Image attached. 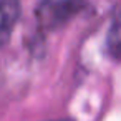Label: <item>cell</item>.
<instances>
[{"label": "cell", "instance_id": "cell-1", "mask_svg": "<svg viewBox=\"0 0 121 121\" xmlns=\"http://www.w3.org/2000/svg\"><path fill=\"white\" fill-rule=\"evenodd\" d=\"M88 7V0H40L35 9L38 30L52 33L63 28Z\"/></svg>", "mask_w": 121, "mask_h": 121}, {"label": "cell", "instance_id": "cell-2", "mask_svg": "<svg viewBox=\"0 0 121 121\" xmlns=\"http://www.w3.org/2000/svg\"><path fill=\"white\" fill-rule=\"evenodd\" d=\"M22 15L20 0H0V48H4L13 33V28Z\"/></svg>", "mask_w": 121, "mask_h": 121}, {"label": "cell", "instance_id": "cell-3", "mask_svg": "<svg viewBox=\"0 0 121 121\" xmlns=\"http://www.w3.org/2000/svg\"><path fill=\"white\" fill-rule=\"evenodd\" d=\"M106 52L113 60L121 61V0L113 12L111 23L106 33Z\"/></svg>", "mask_w": 121, "mask_h": 121}, {"label": "cell", "instance_id": "cell-4", "mask_svg": "<svg viewBox=\"0 0 121 121\" xmlns=\"http://www.w3.org/2000/svg\"><path fill=\"white\" fill-rule=\"evenodd\" d=\"M53 121H73V119H70V118H61V119H53Z\"/></svg>", "mask_w": 121, "mask_h": 121}]
</instances>
